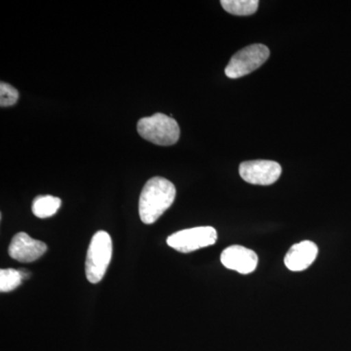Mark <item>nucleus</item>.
<instances>
[{"instance_id":"1","label":"nucleus","mask_w":351,"mask_h":351,"mask_svg":"<svg viewBox=\"0 0 351 351\" xmlns=\"http://www.w3.org/2000/svg\"><path fill=\"white\" fill-rule=\"evenodd\" d=\"M176 198L174 184L162 177L147 181L138 200V214L143 223L152 225L171 207Z\"/></svg>"},{"instance_id":"2","label":"nucleus","mask_w":351,"mask_h":351,"mask_svg":"<svg viewBox=\"0 0 351 351\" xmlns=\"http://www.w3.org/2000/svg\"><path fill=\"white\" fill-rule=\"evenodd\" d=\"M137 130L145 140L163 147L175 145L181 134L178 122L160 112L138 120Z\"/></svg>"},{"instance_id":"3","label":"nucleus","mask_w":351,"mask_h":351,"mask_svg":"<svg viewBox=\"0 0 351 351\" xmlns=\"http://www.w3.org/2000/svg\"><path fill=\"white\" fill-rule=\"evenodd\" d=\"M112 257V241L107 232L100 230L92 237L88 248L85 272L89 282H100Z\"/></svg>"},{"instance_id":"4","label":"nucleus","mask_w":351,"mask_h":351,"mask_svg":"<svg viewBox=\"0 0 351 351\" xmlns=\"http://www.w3.org/2000/svg\"><path fill=\"white\" fill-rule=\"evenodd\" d=\"M270 55L267 46L252 44L233 55L226 68V75L237 80L255 71L267 62Z\"/></svg>"},{"instance_id":"5","label":"nucleus","mask_w":351,"mask_h":351,"mask_svg":"<svg viewBox=\"0 0 351 351\" xmlns=\"http://www.w3.org/2000/svg\"><path fill=\"white\" fill-rule=\"evenodd\" d=\"M218 234L212 226H198V228H188L170 235L167 239V244L171 248L181 252L191 253L211 246L217 242Z\"/></svg>"},{"instance_id":"6","label":"nucleus","mask_w":351,"mask_h":351,"mask_svg":"<svg viewBox=\"0 0 351 351\" xmlns=\"http://www.w3.org/2000/svg\"><path fill=\"white\" fill-rule=\"evenodd\" d=\"M282 173L279 163L271 160L245 161L239 166V174L245 182L258 186H270L278 181Z\"/></svg>"},{"instance_id":"7","label":"nucleus","mask_w":351,"mask_h":351,"mask_svg":"<svg viewBox=\"0 0 351 351\" xmlns=\"http://www.w3.org/2000/svg\"><path fill=\"white\" fill-rule=\"evenodd\" d=\"M47 251V245L32 239L27 233L19 232L13 237L9 246V255L22 263H32L43 257Z\"/></svg>"},{"instance_id":"8","label":"nucleus","mask_w":351,"mask_h":351,"mask_svg":"<svg viewBox=\"0 0 351 351\" xmlns=\"http://www.w3.org/2000/svg\"><path fill=\"white\" fill-rule=\"evenodd\" d=\"M221 262L226 269L235 270L241 274H249L257 267V254L239 245L228 247L221 255Z\"/></svg>"},{"instance_id":"9","label":"nucleus","mask_w":351,"mask_h":351,"mask_svg":"<svg viewBox=\"0 0 351 351\" xmlns=\"http://www.w3.org/2000/svg\"><path fill=\"white\" fill-rule=\"evenodd\" d=\"M317 254L318 247L316 244L306 240L291 247L284 258V263L292 271H302L313 265Z\"/></svg>"},{"instance_id":"10","label":"nucleus","mask_w":351,"mask_h":351,"mask_svg":"<svg viewBox=\"0 0 351 351\" xmlns=\"http://www.w3.org/2000/svg\"><path fill=\"white\" fill-rule=\"evenodd\" d=\"M62 200L52 195L38 196L32 203V213L40 219L54 216L61 207Z\"/></svg>"},{"instance_id":"11","label":"nucleus","mask_w":351,"mask_h":351,"mask_svg":"<svg viewBox=\"0 0 351 351\" xmlns=\"http://www.w3.org/2000/svg\"><path fill=\"white\" fill-rule=\"evenodd\" d=\"M258 0H223L221 6L226 12L235 16H250L257 12Z\"/></svg>"},{"instance_id":"12","label":"nucleus","mask_w":351,"mask_h":351,"mask_svg":"<svg viewBox=\"0 0 351 351\" xmlns=\"http://www.w3.org/2000/svg\"><path fill=\"white\" fill-rule=\"evenodd\" d=\"M23 278L20 270L7 269L0 270V291L1 293L11 292L19 287Z\"/></svg>"},{"instance_id":"13","label":"nucleus","mask_w":351,"mask_h":351,"mask_svg":"<svg viewBox=\"0 0 351 351\" xmlns=\"http://www.w3.org/2000/svg\"><path fill=\"white\" fill-rule=\"evenodd\" d=\"M19 100V92L12 85L6 82L0 83V106L11 107Z\"/></svg>"},{"instance_id":"14","label":"nucleus","mask_w":351,"mask_h":351,"mask_svg":"<svg viewBox=\"0 0 351 351\" xmlns=\"http://www.w3.org/2000/svg\"><path fill=\"white\" fill-rule=\"evenodd\" d=\"M20 272H21V276H22L23 280H24V279L29 278V271H27V270H25V269H21Z\"/></svg>"}]
</instances>
